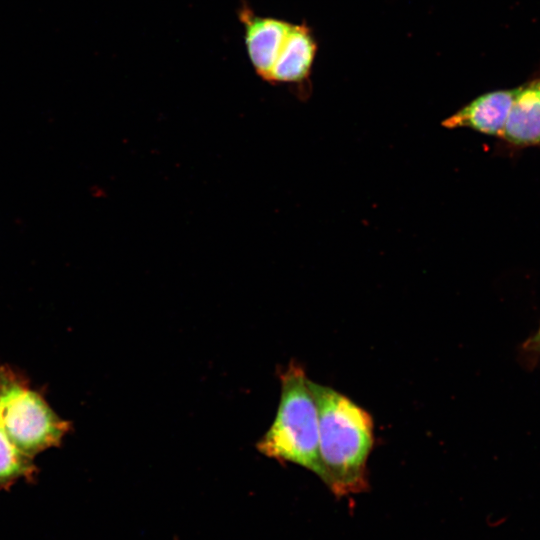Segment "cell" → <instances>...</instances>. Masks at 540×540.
Wrapping results in <instances>:
<instances>
[{"label": "cell", "instance_id": "8", "mask_svg": "<svg viewBox=\"0 0 540 540\" xmlns=\"http://www.w3.org/2000/svg\"><path fill=\"white\" fill-rule=\"evenodd\" d=\"M31 458L15 446L0 424V485L31 475Z\"/></svg>", "mask_w": 540, "mask_h": 540}, {"label": "cell", "instance_id": "4", "mask_svg": "<svg viewBox=\"0 0 540 540\" xmlns=\"http://www.w3.org/2000/svg\"><path fill=\"white\" fill-rule=\"evenodd\" d=\"M238 18L244 27V40L250 62L256 74L267 81L292 24L257 15L244 1L238 9Z\"/></svg>", "mask_w": 540, "mask_h": 540}, {"label": "cell", "instance_id": "1", "mask_svg": "<svg viewBox=\"0 0 540 540\" xmlns=\"http://www.w3.org/2000/svg\"><path fill=\"white\" fill-rule=\"evenodd\" d=\"M319 417L321 480L338 497L368 488L367 462L374 444L371 415L339 391L310 381Z\"/></svg>", "mask_w": 540, "mask_h": 540}, {"label": "cell", "instance_id": "3", "mask_svg": "<svg viewBox=\"0 0 540 540\" xmlns=\"http://www.w3.org/2000/svg\"><path fill=\"white\" fill-rule=\"evenodd\" d=\"M0 424L15 446L30 457L58 446L69 430V424L38 392L4 371H0Z\"/></svg>", "mask_w": 540, "mask_h": 540}, {"label": "cell", "instance_id": "7", "mask_svg": "<svg viewBox=\"0 0 540 540\" xmlns=\"http://www.w3.org/2000/svg\"><path fill=\"white\" fill-rule=\"evenodd\" d=\"M317 45L305 24L291 25L266 82L300 83L308 78Z\"/></svg>", "mask_w": 540, "mask_h": 540}, {"label": "cell", "instance_id": "9", "mask_svg": "<svg viewBox=\"0 0 540 540\" xmlns=\"http://www.w3.org/2000/svg\"><path fill=\"white\" fill-rule=\"evenodd\" d=\"M523 349L526 350L527 352L540 354V341H532V340L527 339L523 343Z\"/></svg>", "mask_w": 540, "mask_h": 540}, {"label": "cell", "instance_id": "6", "mask_svg": "<svg viewBox=\"0 0 540 540\" xmlns=\"http://www.w3.org/2000/svg\"><path fill=\"white\" fill-rule=\"evenodd\" d=\"M500 138L517 147L540 146V78L516 88Z\"/></svg>", "mask_w": 540, "mask_h": 540}, {"label": "cell", "instance_id": "2", "mask_svg": "<svg viewBox=\"0 0 540 540\" xmlns=\"http://www.w3.org/2000/svg\"><path fill=\"white\" fill-rule=\"evenodd\" d=\"M281 390L275 418L256 447L263 455L322 476L317 403L305 369L292 360L279 373Z\"/></svg>", "mask_w": 540, "mask_h": 540}, {"label": "cell", "instance_id": "10", "mask_svg": "<svg viewBox=\"0 0 540 540\" xmlns=\"http://www.w3.org/2000/svg\"><path fill=\"white\" fill-rule=\"evenodd\" d=\"M529 340H532V341H540V325L538 327V330L528 338Z\"/></svg>", "mask_w": 540, "mask_h": 540}, {"label": "cell", "instance_id": "5", "mask_svg": "<svg viewBox=\"0 0 540 540\" xmlns=\"http://www.w3.org/2000/svg\"><path fill=\"white\" fill-rule=\"evenodd\" d=\"M516 88L482 94L442 122V126L469 128L500 137L508 118Z\"/></svg>", "mask_w": 540, "mask_h": 540}]
</instances>
